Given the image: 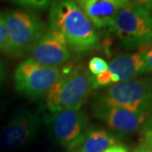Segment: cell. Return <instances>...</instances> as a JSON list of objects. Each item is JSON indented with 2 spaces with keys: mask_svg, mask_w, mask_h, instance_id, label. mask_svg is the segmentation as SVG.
Listing matches in <instances>:
<instances>
[{
  "mask_svg": "<svg viewBox=\"0 0 152 152\" xmlns=\"http://www.w3.org/2000/svg\"><path fill=\"white\" fill-rule=\"evenodd\" d=\"M50 28L64 37L69 48L87 53L99 48L97 30L74 0H54L50 6Z\"/></svg>",
  "mask_w": 152,
  "mask_h": 152,
  "instance_id": "cell-1",
  "label": "cell"
},
{
  "mask_svg": "<svg viewBox=\"0 0 152 152\" xmlns=\"http://www.w3.org/2000/svg\"><path fill=\"white\" fill-rule=\"evenodd\" d=\"M93 90V75L84 65H67L59 80L46 95L50 113L63 109H80Z\"/></svg>",
  "mask_w": 152,
  "mask_h": 152,
  "instance_id": "cell-2",
  "label": "cell"
},
{
  "mask_svg": "<svg viewBox=\"0 0 152 152\" xmlns=\"http://www.w3.org/2000/svg\"><path fill=\"white\" fill-rule=\"evenodd\" d=\"M2 15L8 32L5 53L11 57L21 58L29 53L47 31L46 24L31 12L13 10Z\"/></svg>",
  "mask_w": 152,
  "mask_h": 152,
  "instance_id": "cell-3",
  "label": "cell"
},
{
  "mask_svg": "<svg viewBox=\"0 0 152 152\" xmlns=\"http://www.w3.org/2000/svg\"><path fill=\"white\" fill-rule=\"evenodd\" d=\"M112 31L126 48H140L152 42L151 10L129 2L114 20Z\"/></svg>",
  "mask_w": 152,
  "mask_h": 152,
  "instance_id": "cell-4",
  "label": "cell"
},
{
  "mask_svg": "<svg viewBox=\"0 0 152 152\" xmlns=\"http://www.w3.org/2000/svg\"><path fill=\"white\" fill-rule=\"evenodd\" d=\"M96 102L134 113H150L152 109V78H136L109 86Z\"/></svg>",
  "mask_w": 152,
  "mask_h": 152,
  "instance_id": "cell-5",
  "label": "cell"
},
{
  "mask_svg": "<svg viewBox=\"0 0 152 152\" xmlns=\"http://www.w3.org/2000/svg\"><path fill=\"white\" fill-rule=\"evenodd\" d=\"M62 74L61 68L44 66L28 58L21 62L15 70V88L20 94L29 98L44 97Z\"/></svg>",
  "mask_w": 152,
  "mask_h": 152,
  "instance_id": "cell-6",
  "label": "cell"
},
{
  "mask_svg": "<svg viewBox=\"0 0 152 152\" xmlns=\"http://www.w3.org/2000/svg\"><path fill=\"white\" fill-rule=\"evenodd\" d=\"M46 124L52 137L68 151L80 146L89 127L88 118L80 109H63L50 113Z\"/></svg>",
  "mask_w": 152,
  "mask_h": 152,
  "instance_id": "cell-7",
  "label": "cell"
},
{
  "mask_svg": "<svg viewBox=\"0 0 152 152\" xmlns=\"http://www.w3.org/2000/svg\"><path fill=\"white\" fill-rule=\"evenodd\" d=\"M42 118L36 110L20 109L0 130V149L12 150L25 146L37 135Z\"/></svg>",
  "mask_w": 152,
  "mask_h": 152,
  "instance_id": "cell-8",
  "label": "cell"
},
{
  "mask_svg": "<svg viewBox=\"0 0 152 152\" xmlns=\"http://www.w3.org/2000/svg\"><path fill=\"white\" fill-rule=\"evenodd\" d=\"M146 72V64L140 52L119 54L110 62L105 72L93 76V89L131 80Z\"/></svg>",
  "mask_w": 152,
  "mask_h": 152,
  "instance_id": "cell-9",
  "label": "cell"
},
{
  "mask_svg": "<svg viewBox=\"0 0 152 152\" xmlns=\"http://www.w3.org/2000/svg\"><path fill=\"white\" fill-rule=\"evenodd\" d=\"M30 53L31 58L38 64L54 68L64 65L70 58V51L64 37L51 28L47 29Z\"/></svg>",
  "mask_w": 152,
  "mask_h": 152,
  "instance_id": "cell-10",
  "label": "cell"
},
{
  "mask_svg": "<svg viewBox=\"0 0 152 152\" xmlns=\"http://www.w3.org/2000/svg\"><path fill=\"white\" fill-rule=\"evenodd\" d=\"M93 112L96 118L103 121L110 129L120 133H132L141 129L149 115L97 102L94 105Z\"/></svg>",
  "mask_w": 152,
  "mask_h": 152,
  "instance_id": "cell-11",
  "label": "cell"
},
{
  "mask_svg": "<svg viewBox=\"0 0 152 152\" xmlns=\"http://www.w3.org/2000/svg\"><path fill=\"white\" fill-rule=\"evenodd\" d=\"M97 31H111L119 11L129 0H74Z\"/></svg>",
  "mask_w": 152,
  "mask_h": 152,
  "instance_id": "cell-12",
  "label": "cell"
},
{
  "mask_svg": "<svg viewBox=\"0 0 152 152\" xmlns=\"http://www.w3.org/2000/svg\"><path fill=\"white\" fill-rule=\"evenodd\" d=\"M118 139L102 128H89L80 146V152H102L118 145Z\"/></svg>",
  "mask_w": 152,
  "mask_h": 152,
  "instance_id": "cell-13",
  "label": "cell"
},
{
  "mask_svg": "<svg viewBox=\"0 0 152 152\" xmlns=\"http://www.w3.org/2000/svg\"><path fill=\"white\" fill-rule=\"evenodd\" d=\"M9 1L27 9L42 10L50 7L54 0H9Z\"/></svg>",
  "mask_w": 152,
  "mask_h": 152,
  "instance_id": "cell-14",
  "label": "cell"
},
{
  "mask_svg": "<svg viewBox=\"0 0 152 152\" xmlns=\"http://www.w3.org/2000/svg\"><path fill=\"white\" fill-rule=\"evenodd\" d=\"M107 67L108 64L107 62L103 58L98 57L92 58L88 64V69L93 76L98 75L105 72L107 69Z\"/></svg>",
  "mask_w": 152,
  "mask_h": 152,
  "instance_id": "cell-15",
  "label": "cell"
},
{
  "mask_svg": "<svg viewBox=\"0 0 152 152\" xmlns=\"http://www.w3.org/2000/svg\"><path fill=\"white\" fill-rule=\"evenodd\" d=\"M8 45V32L5 21L2 15H0V52L5 53Z\"/></svg>",
  "mask_w": 152,
  "mask_h": 152,
  "instance_id": "cell-16",
  "label": "cell"
},
{
  "mask_svg": "<svg viewBox=\"0 0 152 152\" xmlns=\"http://www.w3.org/2000/svg\"><path fill=\"white\" fill-rule=\"evenodd\" d=\"M140 49L145 61L147 71L152 72V42L145 47H142Z\"/></svg>",
  "mask_w": 152,
  "mask_h": 152,
  "instance_id": "cell-17",
  "label": "cell"
},
{
  "mask_svg": "<svg viewBox=\"0 0 152 152\" xmlns=\"http://www.w3.org/2000/svg\"><path fill=\"white\" fill-rule=\"evenodd\" d=\"M143 145L152 152V129H148L143 132Z\"/></svg>",
  "mask_w": 152,
  "mask_h": 152,
  "instance_id": "cell-18",
  "label": "cell"
},
{
  "mask_svg": "<svg viewBox=\"0 0 152 152\" xmlns=\"http://www.w3.org/2000/svg\"><path fill=\"white\" fill-rule=\"evenodd\" d=\"M102 152H129V149L128 147L123 145H115L109 147Z\"/></svg>",
  "mask_w": 152,
  "mask_h": 152,
  "instance_id": "cell-19",
  "label": "cell"
},
{
  "mask_svg": "<svg viewBox=\"0 0 152 152\" xmlns=\"http://www.w3.org/2000/svg\"><path fill=\"white\" fill-rule=\"evenodd\" d=\"M131 3L136 4L138 5L142 6L144 8H145L146 10H151L152 7V0H129Z\"/></svg>",
  "mask_w": 152,
  "mask_h": 152,
  "instance_id": "cell-20",
  "label": "cell"
},
{
  "mask_svg": "<svg viewBox=\"0 0 152 152\" xmlns=\"http://www.w3.org/2000/svg\"><path fill=\"white\" fill-rule=\"evenodd\" d=\"M148 129H152V109L151 110L150 113L148 115L147 119L145 120V124H144V125L142 126L141 128L142 132L146 131L148 130Z\"/></svg>",
  "mask_w": 152,
  "mask_h": 152,
  "instance_id": "cell-21",
  "label": "cell"
},
{
  "mask_svg": "<svg viewBox=\"0 0 152 152\" xmlns=\"http://www.w3.org/2000/svg\"><path fill=\"white\" fill-rule=\"evenodd\" d=\"M134 152H151L148 149H147L146 147L145 146V145H140L139 147H137L135 149V151Z\"/></svg>",
  "mask_w": 152,
  "mask_h": 152,
  "instance_id": "cell-22",
  "label": "cell"
},
{
  "mask_svg": "<svg viewBox=\"0 0 152 152\" xmlns=\"http://www.w3.org/2000/svg\"><path fill=\"white\" fill-rule=\"evenodd\" d=\"M4 67H3L2 63L0 62V81L2 80V79L4 77Z\"/></svg>",
  "mask_w": 152,
  "mask_h": 152,
  "instance_id": "cell-23",
  "label": "cell"
},
{
  "mask_svg": "<svg viewBox=\"0 0 152 152\" xmlns=\"http://www.w3.org/2000/svg\"><path fill=\"white\" fill-rule=\"evenodd\" d=\"M4 110H5V107L2 104H0V119L3 117V114L4 113Z\"/></svg>",
  "mask_w": 152,
  "mask_h": 152,
  "instance_id": "cell-24",
  "label": "cell"
},
{
  "mask_svg": "<svg viewBox=\"0 0 152 152\" xmlns=\"http://www.w3.org/2000/svg\"><path fill=\"white\" fill-rule=\"evenodd\" d=\"M79 152H80V151H79Z\"/></svg>",
  "mask_w": 152,
  "mask_h": 152,
  "instance_id": "cell-25",
  "label": "cell"
}]
</instances>
